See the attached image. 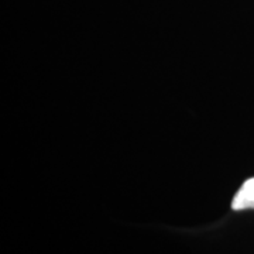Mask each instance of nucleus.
I'll list each match as a JSON object with an SVG mask.
<instances>
[{
    "label": "nucleus",
    "instance_id": "nucleus-1",
    "mask_svg": "<svg viewBox=\"0 0 254 254\" xmlns=\"http://www.w3.org/2000/svg\"><path fill=\"white\" fill-rule=\"evenodd\" d=\"M232 208L235 210L254 209V178H250L240 187L236 196L232 202Z\"/></svg>",
    "mask_w": 254,
    "mask_h": 254
}]
</instances>
